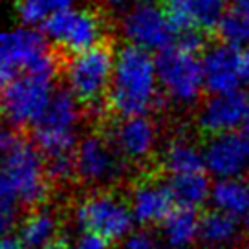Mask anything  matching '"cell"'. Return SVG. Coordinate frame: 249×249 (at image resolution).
<instances>
[{
	"label": "cell",
	"mask_w": 249,
	"mask_h": 249,
	"mask_svg": "<svg viewBox=\"0 0 249 249\" xmlns=\"http://www.w3.org/2000/svg\"><path fill=\"white\" fill-rule=\"evenodd\" d=\"M163 99L156 55L124 44L116 52L108 107L119 117L150 116Z\"/></svg>",
	"instance_id": "6da1fadb"
},
{
	"label": "cell",
	"mask_w": 249,
	"mask_h": 249,
	"mask_svg": "<svg viewBox=\"0 0 249 249\" xmlns=\"http://www.w3.org/2000/svg\"><path fill=\"white\" fill-rule=\"evenodd\" d=\"M200 50L202 35L183 33L172 46L156 53L161 93L174 107H193L200 101L205 90Z\"/></svg>",
	"instance_id": "7a4b0ae2"
},
{
	"label": "cell",
	"mask_w": 249,
	"mask_h": 249,
	"mask_svg": "<svg viewBox=\"0 0 249 249\" xmlns=\"http://www.w3.org/2000/svg\"><path fill=\"white\" fill-rule=\"evenodd\" d=\"M0 158L15 189L17 203L39 207L50 193L46 161L35 143L13 128H0Z\"/></svg>",
	"instance_id": "3957f363"
},
{
	"label": "cell",
	"mask_w": 249,
	"mask_h": 249,
	"mask_svg": "<svg viewBox=\"0 0 249 249\" xmlns=\"http://www.w3.org/2000/svg\"><path fill=\"white\" fill-rule=\"evenodd\" d=\"M81 103L68 90H57L50 105L33 124V143L44 161H59L75 158L81 126Z\"/></svg>",
	"instance_id": "277c9868"
},
{
	"label": "cell",
	"mask_w": 249,
	"mask_h": 249,
	"mask_svg": "<svg viewBox=\"0 0 249 249\" xmlns=\"http://www.w3.org/2000/svg\"><path fill=\"white\" fill-rule=\"evenodd\" d=\"M114 64L116 53L107 44L70 55L62 68L66 90L81 103L83 108L101 110L108 103Z\"/></svg>",
	"instance_id": "5b68a950"
},
{
	"label": "cell",
	"mask_w": 249,
	"mask_h": 249,
	"mask_svg": "<svg viewBox=\"0 0 249 249\" xmlns=\"http://www.w3.org/2000/svg\"><path fill=\"white\" fill-rule=\"evenodd\" d=\"M26 71L57 73L48 37L42 30L24 24L0 31V88Z\"/></svg>",
	"instance_id": "8992f818"
},
{
	"label": "cell",
	"mask_w": 249,
	"mask_h": 249,
	"mask_svg": "<svg viewBox=\"0 0 249 249\" xmlns=\"http://www.w3.org/2000/svg\"><path fill=\"white\" fill-rule=\"evenodd\" d=\"M119 30L126 44L150 53L163 52L179 37L169 6L158 0H140L124 9L119 18Z\"/></svg>",
	"instance_id": "52a82bcc"
},
{
	"label": "cell",
	"mask_w": 249,
	"mask_h": 249,
	"mask_svg": "<svg viewBox=\"0 0 249 249\" xmlns=\"http://www.w3.org/2000/svg\"><path fill=\"white\" fill-rule=\"evenodd\" d=\"M75 222L85 233L108 242L124 240L132 233L134 214L130 203L108 189H95L75 207Z\"/></svg>",
	"instance_id": "ba28073f"
},
{
	"label": "cell",
	"mask_w": 249,
	"mask_h": 249,
	"mask_svg": "<svg viewBox=\"0 0 249 249\" xmlns=\"http://www.w3.org/2000/svg\"><path fill=\"white\" fill-rule=\"evenodd\" d=\"M55 75L57 73L26 71L2 88V114L11 126H33L39 121L57 92Z\"/></svg>",
	"instance_id": "9c48e42d"
},
{
	"label": "cell",
	"mask_w": 249,
	"mask_h": 249,
	"mask_svg": "<svg viewBox=\"0 0 249 249\" xmlns=\"http://www.w3.org/2000/svg\"><path fill=\"white\" fill-rule=\"evenodd\" d=\"M48 40L70 55L105 44V22L92 8L73 6L53 15L40 28Z\"/></svg>",
	"instance_id": "30bf717a"
},
{
	"label": "cell",
	"mask_w": 249,
	"mask_h": 249,
	"mask_svg": "<svg viewBox=\"0 0 249 249\" xmlns=\"http://www.w3.org/2000/svg\"><path fill=\"white\" fill-rule=\"evenodd\" d=\"M126 160L116 150L108 138L88 134L75 148V178L90 187H108L126 172Z\"/></svg>",
	"instance_id": "8fae6325"
},
{
	"label": "cell",
	"mask_w": 249,
	"mask_h": 249,
	"mask_svg": "<svg viewBox=\"0 0 249 249\" xmlns=\"http://www.w3.org/2000/svg\"><path fill=\"white\" fill-rule=\"evenodd\" d=\"M202 66L209 93L238 92L244 85V48L214 42L202 52Z\"/></svg>",
	"instance_id": "7c38bea8"
},
{
	"label": "cell",
	"mask_w": 249,
	"mask_h": 249,
	"mask_svg": "<svg viewBox=\"0 0 249 249\" xmlns=\"http://www.w3.org/2000/svg\"><path fill=\"white\" fill-rule=\"evenodd\" d=\"M107 138L128 163H143L156 152L160 132L150 116H128L119 117Z\"/></svg>",
	"instance_id": "4fadbf2b"
},
{
	"label": "cell",
	"mask_w": 249,
	"mask_h": 249,
	"mask_svg": "<svg viewBox=\"0 0 249 249\" xmlns=\"http://www.w3.org/2000/svg\"><path fill=\"white\" fill-rule=\"evenodd\" d=\"M205 171L216 179L240 178L249 169V140L246 134L209 136L203 147Z\"/></svg>",
	"instance_id": "5bb4252c"
},
{
	"label": "cell",
	"mask_w": 249,
	"mask_h": 249,
	"mask_svg": "<svg viewBox=\"0 0 249 249\" xmlns=\"http://www.w3.org/2000/svg\"><path fill=\"white\" fill-rule=\"evenodd\" d=\"M248 97L238 92L209 93L200 103L196 114V124L202 132L209 136L236 132L244 126L246 112H248Z\"/></svg>",
	"instance_id": "9a60e30c"
},
{
	"label": "cell",
	"mask_w": 249,
	"mask_h": 249,
	"mask_svg": "<svg viewBox=\"0 0 249 249\" xmlns=\"http://www.w3.org/2000/svg\"><path fill=\"white\" fill-rule=\"evenodd\" d=\"M130 209L134 220L143 227L163 224V220L176 209V200L169 181L156 178H141L130 191Z\"/></svg>",
	"instance_id": "2e32d148"
},
{
	"label": "cell",
	"mask_w": 249,
	"mask_h": 249,
	"mask_svg": "<svg viewBox=\"0 0 249 249\" xmlns=\"http://www.w3.org/2000/svg\"><path fill=\"white\" fill-rule=\"evenodd\" d=\"M172 20L179 35H202L218 30L231 9L229 0H174L169 2Z\"/></svg>",
	"instance_id": "e0dca14e"
},
{
	"label": "cell",
	"mask_w": 249,
	"mask_h": 249,
	"mask_svg": "<svg viewBox=\"0 0 249 249\" xmlns=\"http://www.w3.org/2000/svg\"><path fill=\"white\" fill-rule=\"evenodd\" d=\"M161 240L167 249H193L202 240V216L196 209L178 205L161 224Z\"/></svg>",
	"instance_id": "ac0fdd59"
},
{
	"label": "cell",
	"mask_w": 249,
	"mask_h": 249,
	"mask_svg": "<svg viewBox=\"0 0 249 249\" xmlns=\"http://www.w3.org/2000/svg\"><path fill=\"white\" fill-rule=\"evenodd\" d=\"M18 238L28 249H52L59 240V218L48 207L31 209L20 222Z\"/></svg>",
	"instance_id": "d6986e66"
},
{
	"label": "cell",
	"mask_w": 249,
	"mask_h": 249,
	"mask_svg": "<svg viewBox=\"0 0 249 249\" xmlns=\"http://www.w3.org/2000/svg\"><path fill=\"white\" fill-rule=\"evenodd\" d=\"M161 165L169 176L202 172L205 171L203 148L187 136H174L161 152Z\"/></svg>",
	"instance_id": "ffe728a7"
},
{
	"label": "cell",
	"mask_w": 249,
	"mask_h": 249,
	"mask_svg": "<svg viewBox=\"0 0 249 249\" xmlns=\"http://www.w3.org/2000/svg\"><path fill=\"white\" fill-rule=\"evenodd\" d=\"M169 185L172 189V195L178 205L198 209L200 205L211 200V185L207 171L193 172V174H179L171 176Z\"/></svg>",
	"instance_id": "44dd1931"
},
{
	"label": "cell",
	"mask_w": 249,
	"mask_h": 249,
	"mask_svg": "<svg viewBox=\"0 0 249 249\" xmlns=\"http://www.w3.org/2000/svg\"><path fill=\"white\" fill-rule=\"evenodd\" d=\"M240 236V220L234 214L213 209L202 216V240L205 246L229 248Z\"/></svg>",
	"instance_id": "7402d4cb"
},
{
	"label": "cell",
	"mask_w": 249,
	"mask_h": 249,
	"mask_svg": "<svg viewBox=\"0 0 249 249\" xmlns=\"http://www.w3.org/2000/svg\"><path fill=\"white\" fill-rule=\"evenodd\" d=\"M249 200V185L240 178H224L216 179L211 189V203L214 209L242 216L248 207Z\"/></svg>",
	"instance_id": "603a6c76"
},
{
	"label": "cell",
	"mask_w": 249,
	"mask_h": 249,
	"mask_svg": "<svg viewBox=\"0 0 249 249\" xmlns=\"http://www.w3.org/2000/svg\"><path fill=\"white\" fill-rule=\"evenodd\" d=\"M73 6L77 0H17V13L24 26L42 28L53 15Z\"/></svg>",
	"instance_id": "cb8c5ba5"
},
{
	"label": "cell",
	"mask_w": 249,
	"mask_h": 249,
	"mask_svg": "<svg viewBox=\"0 0 249 249\" xmlns=\"http://www.w3.org/2000/svg\"><path fill=\"white\" fill-rule=\"evenodd\" d=\"M218 31L222 40L227 44H233L236 48H249V26L233 8L229 9Z\"/></svg>",
	"instance_id": "d4e9b609"
},
{
	"label": "cell",
	"mask_w": 249,
	"mask_h": 249,
	"mask_svg": "<svg viewBox=\"0 0 249 249\" xmlns=\"http://www.w3.org/2000/svg\"><path fill=\"white\" fill-rule=\"evenodd\" d=\"M123 249H167L161 238H158L150 231H136L130 233L123 242Z\"/></svg>",
	"instance_id": "484cf974"
},
{
	"label": "cell",
	"mask_w": 249,
	"mask_h": 249,
	"mask_svg": "<svg viewBox=\"0 0 249 249\" xmlns=\"http://www.w3.org/2000/svg\"><path fill=\"white\" fill-rule=\"evenodd\" d=\"M52 249H110V242L92 233H85L79 238H75L71 244H66L62 240L57 242Z\"/></svg>",
	"instance_id": "4316f807"
},
{
	"label": "cell",
	"mask_w": 249,
	"mask_h": 249,
	"mask_svg": "<svg viewBox=\"0 0 249 249\" xmlns=\"http://www.w3.org/2000/svg\"><path fill=\"white\" fill-rule=\"evenodd\" d=\"M15 189L11 185V179H9L4 163H2V158H0V205H15Z\"/></svg>",
	"instance_id": "83f0119b"
},
{
	"label": "cell",
	"mask_w": 249,
	"mask_h": 249,
	"mask_svg": "<svg viewBox=\"0 0 249 249\" xmlns=\"http://www.w3.org/2000/svg\"><path fill=\"white\" fill-rule=\"evenodd\" d=\"M15 226V205H0V238Z\"/></svg>",
	"instance_id": "f1b7e54d"
},
{
	"label": "cell",
	"mask_w": 249,
	"mask_h": 249,
	"mask_svg": "<svg viewBox=\"0 0 249 249\" xmlns=\"http://www.w3.org/2000/svg\"><path fill=\"white\" fill-rule=\"evenodd\" d=\"M0 249H28L26 246L22 244V240L18 238V236H9V234H6V236H2L0 238Z\"/></svg>",
	"instance_id": "f546056e"
},
{
	"label": "cell",
	"mask_w": 249,
	"mask_h": 249,
	"mask_svg": "<svg viewBox=\"0 0 249 249\" xmlns=\"http://www.w3.org/2000/svg\"><path fill=\"white\" fill-rule=\"evenodd\" d=\"M231 8H233L249 26V0H233Z\"/></svg>",
	"instance_id": "4dcf8cb0"
},
{
	"label": "cell",
	"mask_w": 249,
	"mask_h": 249,
	"mask_svg": "<svg viewBox=\"0 0 249 249\" xmlns=\"http://www.w3.org/2000/svg\"><path fill=\"white\" fill-rule=\"evenodd\" d=\"M110 9H114V11H124V9H128L130 6H134L136 2H140V0H103Z\"/></svg>",
	"instance_id": "1f68e13d"
},
{
	"label": "cell",
	"mask_w": 249,
	"mask_h": 249,
	"mask_svg": "<svg viewBox=\"0 0 249 249\" xmlns=\"http://www.w3.org/2000/svg\"><path fill=\"white\" fill-rule=\"evenodd\" d=\"M244 85L249 86V48H244Z\"/></svg>",
	"instance_id": "d6a6232c"
},
{
	"label": "cell",
	"mask_w": 249,
	"mask_h": 249,
	"mask_svg": "<svg viewBox=\"0 0 249 249\" xmlns=\"http://www.w3.org/2000/svg\"><path fill=\"white\" fill-rule=\"evenodd\" d=\"M244 130H246V136H248L249 140V101H248V112H246V121H244V126H242Z\"/></svg>",
	"instance_id": "836d02e7"
},
{
	"label": "cell",
	"mask_w": 249,
	"mask_h": 249,
	"mask_svg": "<svg viewBox=\"0 0 249 249\" xmlns=\"http://www.w3.org/2000/svg\"><path fill=\"white\" fill-rule=\"evenodd\" d=\"M244 224H246V227L249 229V200H248V207H246V211H244Z\"/></svg>",
	"instance_id": "e575fe53"
},
{
	"label": "cell",
	"mask_w": 249,
	"mask_h": 249,
	"mask_svg": "<svg viewBox=\"0 0 249 249\" xmlns=\"http://www.w3.org/2000/svg\"><path fill=\"white\" fill-rule=\"evenodd\" d=\"M203 249H229V248H216V246H205Z\"/></svg>",
	"instance_id": "d590c367"
},
{
	"label": "cell",
	"mask_w": 249,
	"mask_h": 249,
	"mask_svg": "<svg viewBox=\"0 0 249 249\" xmlns=\"http://www.w3.org/2000/svg\"><path fill=\"white\" fill-rule=\"evenodd\" d=\"M244 249H249V238L246 240V244H244Z\"/></svg>",
	"instance_id": "8d00e7d4"
},
{
	"label": "cell",
	"mask_w": 249,
	"mask_h": 249,
	"mask_svg": "<svg viewBox=\"0 0 249 249\" xmlns=\"http://www.w3.org/2000/svg\"><path fill=\"white\" fill-rule=\"evenodd\" d=\"M0 114H2V101H0Z\"/></svg>",
	"instance_id": "74e56055"
},
{
	"label": "cell",
	"mask_w": 249,
	"mask_h": 249,
	"mask_svg": "<svg viewBox=\"0 0 249 249\" xmlns=\"http://www.w3.org/2000/svg\"><path fill=\"white\" fill-rule=\"evenodd\" d=\"M167 2H174V0H167Z\"/></svg>",
	"instance_id": "f35d334b"
}]
</instances>
